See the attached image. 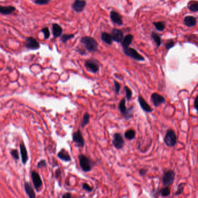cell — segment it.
I'll return each mask as SVG.
<instances>
[{"label":"cell","mask_w":198,"mask_h":198,"mask_svg":"<svg viewBox=\"0 0 198 198\" xmlns=\"http://www.w3.org/2000/svg\"><path fill=\"white\" fill-rule=\"evenodd\" d=\"M151 101L155 107H158L160 105L166 103V99L164 97L157 93H153L151 95Z\"/></svg>","instance_id":"obj_9"},{"label":"cell","mask_w":198,"mask_h":198,"mask_svg":"<svg viewBox=\"0 0 198 198\" xmlns=\"http://www.w3.org/2000/svg\"><path fill=\"white\" fill-rule=\"evenodd\" d=\"M71 197H72V195L70 193H66L62 196V198H69Z\"/></svg>","instance_id":"obj_42"},{"label":"cell","mask_w":198,"mask_h":198,"mask_svg":"<svg viewBox=\"0 0 198 198\" xmlns=\"http://www.w3.org/2000/svg\"><path fill=\"white\" fill-rule=\"evenodd\" d=\"M31 177L34 188L38 191L42 185V182L39 174L35 171H32L31 173Z\"/></svg>","instance_id":"obj_12"},{"label":"cell","mask_w":198,"mask_h":198,"mask_svg":"<svg viewBox=\"0 0 198 198\" xmlns=\"http://www.w3.org/2000/svg\"><path fill=\"white\" fill-rule=\"evenodd\" d=\"M138 101L141 108L144 112H147V113H151L153 111V109L150 106V105L141 96H139L138 98Z\"/></svg>","instance_id":"obj_14"},{"label":"cell","mask_w":198,"mask_h":198,"mask_svg":"<svg viewBox=\"0 0 198 198\" xmlns=\"http://www.w3.org/2000/svg\"><path fill=\"white\" fill-rule=\"evenodd\" d=\"M61 174V171L60 170V169H58L57 171H56V173H55V175H56V177L57 178H58L60 176V175Z\"/></svg>","instance_id":"obj_44"},{"label":"cell","mask_w":198,"mask_h":198,"mask_svg":"<svg viewBox=\"0 0 198 198\" xmlns=\"http://www.w3.org/2000/svg\"><path fill=\"white\" fill-rule=\"evenodd\" d=\"M75 35L72 34H63L61 38H60V41H62V42L63 43H66L67 41H68L69 40L73 39Z\"/></svg>","instance_id":"obj_30"},{"label":"cell","mask_w":198,"mask_h":198,"mask_svg":"<svg viewBox=\"0 0 198 198\" xmlns=\"http://www.w3.org/2000/svg\"><path fill=\"white\" fill-rule=\"evenodd\" d=\"M111 35L113 41H115L117 42H121L124 37L123 32L117 29H113L112 30Z\"/></svg>","instance_id":"obj_16"},{"label":"cell","mask_w":198,"mask_h":198,"mask_svg":"<svg viewBox=\"0 0 198 198\" xmlns=\"http://www.w3.org/2000/svg\"><path fill=\"white\" fill-rule=\"evenodd\" d=\"M52 0H34V4L39 5H45L48 4Z\"/></svg>","instance_id":"obj_35"},{"label":"cell","mask_w":198,"mask_h":198,"mask_svg":"<svg viewBox=\"0 0 198 198\" xmlns=\"http://www.w3.org/2000/svg\"><path fill=\"white\" fill-rule=\"evenodd\" d=\"M151 37L153 39V40H154L155 42L156 43V44L157 45L158 47H160L161 44V40L160 37L159 36L157 33H156L155 32H153L151 34Z\"/></svg>","instance_id":"obj_28"},{"label":"cell","mask_w":198,"mask_h":198,"mask_svg":"<svg viewBox=\"0 0 198 198\" xmlns=\"http://www.w3.org/2000/svg\"><path fill=\"white\" fill-rule=\"evenodd\" d=\"M124 91L126 92V97L128 100H130L132 98L133 93L130 88H128L127 86L124 87Z\"/></svg>","instance_id":"obj_32"},{"label":"cell","mask_w":198,"mask_h":198,"mask_svg":"<svg viewBox=\"0 0 198 198\" xmlns=\"http://www.w3.org/2000/svg\"><path fill=\"white\" fill-rule=\"evenodd\" d=\"M184 186H185V184H184V183H181L179 185H178L177 189L176 192L174 193L175 196H178V195H181L184 192Z\"/></svg>","instance_id":"obj_34"},{"label":"cell","mask_w":198,"mask_h":198,"mask_svg":"<svg viewBox=\"0 0 198 198\" xmlns=\"http://www.w3.org/2000/svg\"><path fill=\"white\" fill-rule=\"evenodd\" d=\"M176 173L173 170H169L168 171H164L162 177L163 185L164 186L171 185L174 181Z\"/></svg>","instance_id":"obj_5"},{"label":"cell","mask_w":198,"mask_h":198,"mask_svg":"<svg viewBox=\"0 0 198 198\" xmlns=\"http://www.w3.org/2000/svg\"><path fill=\"white\" fill-rule=\"evenodd\" d=\"M110 16L111 20H112V22L114 23H116V24L120 25V26L123 25L122 18H121V16L119 14V13H118L117 12H116L115 11H112L110 12Z\"/></svg>","instance_id":"obj_18"},{"label":"cell","mask_w":198,"mask_h":198,"mask_svg":"<svg viewBox=\"0 0 198 198\" xmlns=\"http://www.w3.org/2000/svg\"><path fill=\"white\" fill-rule=\"evenodd\" d=\"M133 36L131 34H128L126 36L124 37H123V40L121 41V45L123 48L128 47L131 44L133 40Z\"/></svg>","instance_id":"obj_22"},{"label":"cell","mask_w":198,"mask_h":198,"mask_svg":"<svg viewBox=\"0 0 198 198\" xmlns=\"http://www.w3.org/2000/svg\"><path fill=\"white\" fill-rule=\"evenodd\" d=\"M184 24L187 26L191 27H194L196 25L197 23V20L196 18L192 16H187L184 18Z\"/></svg>","instance_id":"obj_21"},{"label":"cell","mask_w":198,"mask_h":198,"mask_svg":"<svg viewBox=\"0 0 198 198\" xmlns=\"http://www.w3.org/2000/svg\"><path fill=\"white\" fill-rule=\"evenodd\" d=\"M24 46L30 50H37L40 48V43L33 37H28L24 42Z\"/></svg>","instance_id":"obj_7"},{"label":"cell","mask_w":198,"mask_h":198,"mask_svg":"<svg viewBox=\"0 0 198 198\" xmlns=\"http://www.w3.org/2000/svg\"><path fill=\"white\" fill-rule=\"evenodd\" d=\"M79 160L80 167L84 172H89L91 170L94 163L90 159L83 154H81L79 156Z\"/></svg>","instance_id":"obj_2"},{"label":"cell","mask_w":198,"mask_h":198,"mask_svg":"<svg viewBox=\"0 0 198 198\" xmlns=\"http://www.w3.org/2000/svg\"><path fill=\"white\" fill-rule=\"evenodd\" d=\"M188 8L192 12H197L198 11V2L195 1V2H194L192 4H190L189 5H188Z\"/></svg>","instance_id":"obj_31"},{"label":"cell","mask_w":198,"mask_h":198,"mask_svg":"<svg viewBox=\"0 0 198 198\" xmlns=\"http://www.w3.org/2000/svg\"><path fill=\"white\" fill-rule=\"evenodd\" d=\"M80 41L88 51L96 52L97 51L98 44L94 38L89 36H85L81 39Z\"/></svg>","instance_id":"obj_1"},{"label":"cell","mask_w":198,"mask_h":198,"mask_svg":"<svg viewBox=\"0 0 198 198\" xmlns=\"http://www.w3.org/2000/svg\"><path fill=\"white\" fill-rule=\"evenodd\" d=\"M177 137L174 131L171 128L166 131L165 137L164 138V143L169 147H173L177 143Z\"/></svg>","instance_id":"obj_4"},{"label":"cell","mask_w":198,"mask_h":198,"mask_svg":"<svg viewBox=\"0 0 198 198\" xmlns=\"http://www.w3.org/2000/svg\"><path fill=\"white\" fill-rule=\"evenodd\" d=\"M90 118V116L88 114V113L85 112L83 115L82 119L81 122V126L82 127H84L85 126H87L89 123Z\"/></svg>","instance_id":"obj_27"},{"label":"cell","mask_w":198,"mask_h":198,"mask_svg":"<svg viewBox=\"0 0 198 198\" xmlns=\"http://www.w3.org/2000/svg\"><path fill=\"white\" fill-rule=\"evenodd\" d=\"M20 152L22 163L23 164H25L27 163L29 158H28L27 149L26 148V146L24 143H21L20 144Z\"/></svg>","instance_id":"obj_19"},{"label":"cell","mask_w":198,"mask_h":198,"mask_svg":"<svg viewBox=\"0 0 198 198\" xmlns=\"http://www.w3.org/2000/svg\"><path fill=\"white\" fill-rule=\"evenodd\" d=\"M114 85H115V92L117 94H119L120 90V84L116 81H114Z\"/></svg>","instance_id":"obj_39"},{"label":"cell","mask_w":198,"mask_h":198,"mask_svg":"<svg viewBox=\"0 0 198 198\" xmlns=\"http://www.w3.org/2000/svg\"><path fill=\"white\" fill-rule=\"evenodd\" d=\"M133 108H134L133 106H131L129 108H127L126 100L124 98L121 99L119 103V110L124 116V118L126 120H129L133 118Z\"/></svg>","instance_id":"obj_3"},{"label":"cell","mask_w":198,"mask_h":198,"mask_svg":"<svg viewBox=\"0 0 198 198\" xmlns=\"http://www.w3.org/2000/svg\"><path fill=\"white\" fill-rule=\"evenodd\" d=\"M24 190L29 198H36V194L34 193L33 188L29 182H26L24 183Z\"/></svg>","instance_id":"obj_20"},{"label":"cell","mask_w":198,"mask_h":198,"mask_svg":"<svg viewBox=\"0 0 198 198\" xmlns=\"http://www.w3.org/2000/svg\"><path fill=\"white\" fill-rule=\"evenodd\" d=\"M52 35L54 38H59L63 33V29L57 23H53L52 25Z\"/></svg>","instance_id":"obj_17"},{"label":"cell","mask_w":198,"mask_h":198,"mask_svg":"<svg viewBox=\"0 0 198 198\" xmlns=\"http://www.w3.org/2000/svg\"><path fill=\"white\" fill-rule=\"evenodd\" d=\"M86 4L85 0H75L72 4V8L75 12L80 13L84 10Z\"/></svg>","instance_id":"obj_13"},{"label":"cell","mask_w":198,"mask_h":198,"mask_svg":"<svg viewBox=\"0 0 198 198\" xmlns=\"http://www.w3.org/2000/svg\"><path fill=\"white\" fill-rule=\"evenodd\" d=\"M46 165H47V164H46L45 160H41L37 164V168L39 169L40 167H46Z\"/></svg>","instance_id":"obj_40"},{"label":"cell","mask_w":198,"mask_h":198,"mask_svg":"<svg viewBox=\"0 0 198 198\" xmlns=\"http://www.w3.org/2000/svg\"><path fill=\"white\" fill-rule=\"evenodd\" d=\"M41 32L43 33L44 34V39L45 40H47V39H48L50 37V29L48 27H44L42 30H41Z\"/></svg>","instance_id":"obj_33"},{"label":"cell","mask_w":198,"mask_h":198,"mask_svg":"<svg viewBox=\"0 0 198 198\" xmlns=\"http://www.w3.org/2000/svg\"><path fill=\"white\" fill-rule=\"evenodd\" d=\"M101 39L104 42L106 43L108 45H111L112 44V42H113L112 35L108 33H106V32H104V33H102Z\"/></svg>","instance_id":"obj_24"},{"label":"cell","mask_w":198,"mask_h":198,"mask_svg":"<svg viewBox=\"0 0 198 198\" xmlns=\"http://www.w3.org/2000/svg\"><path fill=\"white\" fill-rule=\"evenodd\" d=\"M58 157L65 161H70L71 160V158L69 153L64 149L60 151L58 154Z\"/></svg>","instance_id":"obj_23"},{"label":"cell","mask_w":198,"mask_h":198,"mask_svg":"<svg viewBox=\"0 0 198 198\" xmlns=\"http://www.w3.org/2000/svg\"><path fill=\"white\" fill-rule=\"evenodd\" d=\"M82 188L84 190H85V191H87V192H89V193L93 191V188L91 187H90L87 183H84L82 185Z\"/></svg>","instance_id":"obj_36"},{"label":"cell","mask_w":198,"mask_h":198,"mask_svg":"<svg viewBox=\"0 0 198 198\" xmlns=\"http://www.w3.org/2000/svg\"><path fill=\"white\" fill-rule=\"evenodd\" d=\"M86 69L93 73H97L99 69L98 62L94 60H87L85 62Z\"/></svg>","instance_id":"obj_8"},{"label":"cell","mask_w":198,"mask_h":198,"mask_svg":"<svg viewBox=\"0 0 198 198\" xmlns=\"http://www.w3.org/2000/svg\"><path fill=\"white\" fill-rule=\"evenodd\" d=\"M73 141L76 145L79 148H83L84 146V139L80 130L73 134Z\"/></svg>","instance_id":"obj_11"},{"label":"cell","mask_w":198,"mask_h":198,"mask_svg":"<svg viewBox=\"0 0 198 198\" xmlns=\"http://www.w3.org/2000/svg\"><path fill=\"white\" fill-rule=\"evenodd\" d=\"M159 194L162 197H167L171 194V190L169 188V186H164V187L161 188L159 191Z\"/></svg>","instance_id":"obj_25"},{"label":"cell","mask_w":198,"mask_h":198,"mask_svg":"<svg viewBox=\"0 0 198 198\" xmlns=\"http://www.w3.org/2000/svg\"><path fill=\"white\" fill-rule=\"evenodd\" d=\"M148 170L146 169H141L139 171V174L141 176H145L146 173H147Z\"/></svg>","instance_id":"obj_41"},{"label":"cell","mask_w":198,"mask_h":198,"mask_svg":"<svg viewBox=\"0 0 198 198\" xmlns=\"http://www.w3.org/2000/svg\"><path fill=\"white\" fill-rule=\"evenodd\" d=\"M11 154L12 155V156L16 159V160H18L19 158V152H18V151L16 150V149H13L11 151Z\"/></svg>","instance_id":"obj_37"},{"label":"cell","mask_w":198,"mask_h":198,"mask_svg":"<svg viewBox=\"0 0 198 198\" xmlns=\"http://www.w3.org/2000/svg\"><path fill=\"white\" fill-rule=\"evenodd\" d=\"M197 97H195V98L194 99V108L196 109V110H198V108H197Z\"/></svg>","instance_id":"obj_43"},{"label":"cell","mask_w":198,"mask_h":198,"mask_svg":"<svg viewBox=\"0 0 198 198\" xmlns=\"http://www.w3.org/2000/svg\"><path fill=\"white\" fill-rule=\"evenodd\" d=\"M154 25L155 26L156 30L158 31H163L165 29V24L162 22H154Z\"/></svg>","instance_id":"obj_29"},{"label":"cell","mask_w":198,"mask_h":198,"mask_svg":"<svg viewBox=\"0 0 198 198\" xmlns=\"http://www.w3.org/2000/svg\"><path fill=\"white\" fill-rule=\"evenodd\" d=\"M16 11L14 6H2L0 5V14L2 15H9Z\"/></svg>","instance_id":"obj_15"},{"label":"cell","mask_w":198,"mask_h":198,"mask_svg":"<svg viewBox=\"0 0 198 198\" xmlns=\"http://www.w3.org/2000/svg\"><path fill=\"white\" fill-rule=\"evenodd\" d=\"M113 145L117 149H120L123 148L124 145V139L123 136L120 133H115L113 136V139L112 141Z\"/></svg>","instance_id":"obj_10"},{"label":"cell","mask_w":198,"mask_h":198,"mask_svg":"<svg viewBox=\"0 0 198 198\" xmlns=\"http://www.w3.org/2000/svg\"><path fill=\"white\" fill-rule=\"evenodd\" d=\"M174 45V42L172 40H170L165 45V47H166V49L169 50H170V48H173Z\"/></svg>","instance_id":"obj_38"},{"label":"cell","mask_w":198,"mask_h":198,"mask_svg":"<svg viewBox=\"0 0 198 198\" xmlns=\"http://www.w3.org/2000/svg\"><path fill=\"white\" fill-rule=\"evenodd\" d=\"M124 137L128 140H133L136 137V131L133 129L128 130L125 132Z\"/></svg>","instance_id":"obj_26"},{"label":"cell","mask_w":198,"mask_h":198,"mask_svg":"<svg viewBox=\"0 0 198 198\" xmlns=\"http://www.w3.org/2000/svg\"><path fill=\"white\" fill-rule=\"evenodd\" d=\"M123 52L126 55L131 58L133 60L137 61H143L144 58L139 54L138 52L134 48L127 47L123 48Z\"/></svg>","instance_id":"obj_6"}]
</instances>
